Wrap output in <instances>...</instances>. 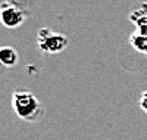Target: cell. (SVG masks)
I'll return each instance as SVG.
<instances>
[{"instance_id":"3","label":"cell","mask_w":147,"mask_h":140,"mask_svg":"<svg viewBox=\"0 0 147 140\" xmlns=\"http://www.w3.org/2000/svg\"><path fill=\"white\" fill-rule=\"evenodd\" d=\"M28 12L30 10L19 6L18 3L6 0L5 3L0 5V22L6 28H18L27 19Z\"/></svg>"},{"instance_id":"5","label":"cell","mask_w":147,"mask_h":140,"mask_svg":"<svg viewBox=\"0 0 147 140\" xmlns=\"http://www.w3.org/2000/svg\"><path fill=\"white\" fill-rule=\"evenodd\" d=\"M138 105H140L141 111H143L144 113H147V90L141 93V96H140V99H138Z\"/></svg>"},{"instance_id":"2","label":"cell","mask_w":147,"mask_h":140,"mask_svg":"<svg viewBox=\"0 0 147 140\" xmlns=\"http://www.w3.org/2000/svg\"><path fill=\"white\" fill-rule=\"evenodd\" d=\"M68 37L62 33H55L50 28H41L37 34V44L41 53L56 55L63 52L68 46Z\"/></svg>"},{"instance_id":"1","label":"cell","mask_w":147,"mask_h":140,"mask_svg":"<svg viewBox=\"0 0 147 140\" xmlns=\"http://www.w3.org/2000/svg\"><path fill=\"white\" fill-rule=\"evenodd\" d=\"M12 108L19 120L27 122L40 121L46 113L41 102L27 88H18L12 93Z\"/></svg>"},{"instance_id":"4","label":"cell","mask_w":147,"mask_h":140,"mask_svg":"<svg viewBox=\"0 0 147 140\" xmlns=\"http://www.w3.org/2000/svg\"><path fill=\"white\" fill-rule=\"evenodd\" d=\"M18 63V52L10 46L0 47V65L5 68H12Z\"/></svg>"}]
</instances>
